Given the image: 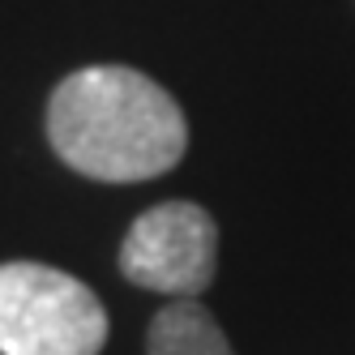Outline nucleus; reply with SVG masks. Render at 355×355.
Segmentation results:
<instances>
[{"mask_svg":"<svg viewBox=\"0 0 355 355\" xmlns=\"http://www.w3.org/2000/svg\"><path fill=\"white\" fill-rule=\"evenodd\" d=\"M47 141L86 180L141 184L184 159L189 124L180 103L129 64L78 69L47 98Z\"/></svg>","mask_w":355,"mask_h":355,"instance_id":"obj_1","label":"nucleus"},{"mask_svg":"<svg viewBox=\"0 0 355 355\" xmlns=\"http://www.w3.org/2000/svg\"><path fill=\"white\" fill-rule=\"evenodd\" d=\"M107 309L82 278L43 261L0 266V355H98Z\"/></svg>","mask_w":355,"mask_h":355,"instance_id":"obj_2","label":"nucleus"},{"mask_svg":"<svg viewBox=\"0 0 355 355\" xmlns=\"http://www.w3.org/2000/svg\"><path fill=\"white\" fill-rule=\"evenodd\" d=\"M120 274L146 291L171 300H197L214 283L218 266V227L197 201H159L120 240Z\"/></svg>","mask_w":355,"mask_h":355,"instance_id":"obj_3","label":"nucleus"},{"mask_svg":"<svg viewBox=\"0 0 355 355\" xmlns=\"http://www.w3.org/2000/svg\"><path fill=\"white\" fill-rule=\"evenodd\" d=\"M146 355H236V351L206 304L171 300L146 329Z\"/></svg>","mask_w":355,"mask_h":355,"instance_id":"obj_4","label":"nucleus"}]
</instances>
